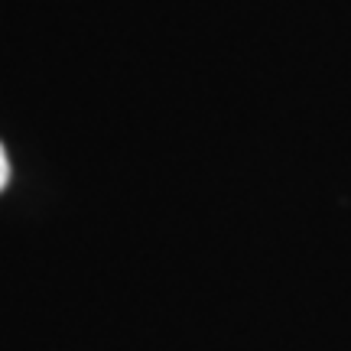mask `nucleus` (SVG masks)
I'll use <instances>...</instances> for the list:
<instances>
[{
    "instance_id": "1",
    "label": "nucleus",
    "mask_w": 351,
    "mask_h": 351,
    "mask_svg": "<svg viewBox=\"0 0 351 351\" xmlns=\"http://www.w3.org/2000/svg\"><path fill=\"white\" fill-rule=\"evenodd\" d=\"M7 179H10V163H7V153L0 147V189L7 186Z\"/></svg>"
}]
</instances>
